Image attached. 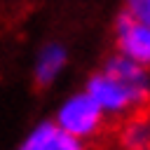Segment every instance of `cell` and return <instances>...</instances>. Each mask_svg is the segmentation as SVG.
Returning a JSON list of instances; mask_svg holds the SVG:
<instances>
[{
  "instance_id": "obj_1",
  "label": "cell",
  "mask_w": 150,
  "mask_h": 150,
  "mask_svg": "<svg viewBox=\"0 0 150 150\" xmlns=\"http://www.w3.org/2000/svg\"><path fill=\"white\" fill-rule=\"evenodd\" d=\"M103 115H127L138 112L150 98V84H134L108 73H96L89 77L84 89Z\"/></svg>"
},
{
  "instance_id": "obj_2",
  "label": "cell",
  "mask_w": 150,
  "mask_h": 150,
  "mask_svg": "<svg viewBox=\"0 0 150 150\" xmlns=\"http://www.w3.org/2000/svg\"><path fill=\"white\" fill-rule=\"evenodd\" d=\"M103 117H105V115H103V110L94 103V98H91L87 91H82V94L70 96V98L59 108L54 124H56L59 129H63L66 134L84 141V138H91V136L101 129Z\"/></svg>"
},
{
  "instance_id": "obj_3",
  "label": "cell",
  "mask_w": 150,
  "mask_h": 150,
  "mask_svg": "<svg viewBox=\"0 0 150 150\" xmlns=\"http://www.w3.org/2000/svg\"><path fill=\"white\" fill-rule=\"evenodd\" d=\"M117 52L134 63L150 68V23L134 19L129 12L117 16Z\"/></svg>"
},
{
  "instance_id": "obj_4",
  "label": "cell",
  "mask_w": 150,
  "mask_h": 150,
  "mask_svg": "<svg viewBox=\"0 0 150 150\" xmlns=\"http://www.w3.org/2000/svg\"><path fill=\"white\" fill-rule=\"evenodd\" d=\"M19 150H84V141L66 134L54 122H40L23 138Z\"/></svg>"
},
{
  "instance_id": "obj_5",
  "label": "cell",
  "mask_w": 150,
  "mask_h": 150,
  "mask_svg": "<svg viewBox=\"0 0 150 150\" xmlns=\"http://www.w3.org/2000/svg\"><path fill=\"white\" fill-rule=\"evenodd\" d=\"M122 150H145L150 148V115L136 112L129 117L120 131Z\"/></svg>"
},
{
  "instance_id": "obj_6",
  "label": "cell",
  "mask_w": 150,
  "mask_h": 150,
  "mask_svg": "<svg viewBox=\"0 0 150 150\" xmlns=\"http://www.w3.org/2000/svg\"><path fill=\"white\" fill-rule=\"evenodd\" d=\"M66 63V49L61 45H49L42 49L38 63H35V82L38 87H47L52 84V80L59 75V70Z\"/></svg>"
},
{
  "instance_id": "obj_7",
  "label": "cell",
  "mask_w": 150,
  "mask_h": 150,
  "mask_svg": "<svg viewBox=\"0 0 150 150\" xmlns=\"http://www.w3.org/2000/svg\"><path fill=\"white\" fill-rule=\"evenodd\" d=\"M134 19L143 21V23H150V0H127V9Z\"/></svg>"
},
{
  "instance_id": "obj_8",
  "label": "cell",
  "mask_w": 150,
  "mask_h": 150,
  "mask_svg": "<svg viewBox=\"0 0 150 150\" xmlns=\"http://www.w3.org/2000/svg\"><path fill=\"white\" fill-rule=\"evenodd\" d=\"M145 150H150V148H145Z\"/></svg>"
}]
</instances>
